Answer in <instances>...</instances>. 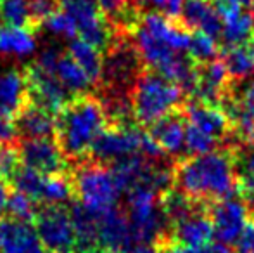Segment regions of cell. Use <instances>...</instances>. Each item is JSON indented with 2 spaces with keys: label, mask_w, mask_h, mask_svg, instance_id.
I'll return each mask as SVG.
<instances>
[{
  "label": "cell",
  "mask_w": 254,
  "mask_h": 253,
  "mask_svg": "<svg viewBox=\"0 0 254 253\" xmlns=\"http://www.w3.org/2000/svg\"><path fill=\"white\" fill-rule=\"evenodd\" d=\"M173 187L201 203H214L239 194V170L234 144L173 163Z\"/></svg>",
  "instance_id": "cell-1"
},
{
  "label": "cell",
  "mask_w": 254,
  "mask_h": 253,
  "mask_svg": "<svg viewBox=\"0 0 254 253\" xmlns=\"http://www.w3.org/2000/svg\"><path fill=\"white\" fill-rule=\"evenodd\" d=\"M111 125L102 101L95 94L74 95L56 115L54 139L69 163L83 162L97 137Z\"/></svg>",
  "instance_id": "cell-2"
},
{
  "label": "cell",
  "mask_w": 254,
  "mask_h": 253,
  "mask_svg": "<svg viewBox=\"0 0 254 253\" xmlns=\"http://www.w3.org/2000/svg\"><path fill=\"white\" fill-rule=\"evenodd\" d=\"M187 94L175 82L145 68L130 92L131 115L137 125H152L164 115L184 108Z\"/></svg>",
  "instance_id": "cell-3"
},
{
  "label": "cell",
  "mask_w": 254,
  "mask_h": 253,
  "mask_svg": "<svg viewBox=\"0 0 254 253\" xmlns=\"http://www.w3.org/2000/svg\"><path fill=\"white\" fill-rule=\"evenodd\" d=\"M69 177L73 184V199L85 208L99 213L118 206L121 191L109 165L87 158L73 163Z\"/></svg>",
  "instance_id": "cell-4"
},
{
  "label": "cell",
  "mask_w": 254,
  "mask_h": 253,
  "mask_svg": "<svg viewBox=\"0 0 254 253\" xmlns=\"http://www.w3.org/2000/svg\"><path fill=\"white\" fill-rule=\"evenodd\" d=\"M59 2L61 9L66 10L74 19L81 40L106 52L118 38L113 24L104 16L95 0H59Z\"/></svg>",
  "instance_id": "cell-5"
},
{
  "label": "cell",
  "mask_w": 254,
  "mask_h": 253,
  "mask_svg": "<svg viewBox=\"0 0 254 253\" xmlns=\"http://www.w3.org/2000/svg\"><path fill=\"white\" fill-rule=\"evenodd\" d=\"M33 226L49 253H71L74 248V226L71 212L63 205H40Z\"/></svg>",
  "instance_id": "cell-6"
},
{
  "label": "cell",
  "mask_w": 254,
  "mask_h": 253,
  "mask_svg": "<svg viewBox=\"0 0 254 253\" xmlns=\"http://www.w3.org/2000/svg\"><path fill=\"white\" fill-rule=\"evenodd\" d=\"M144 135L145 132H142L137 123L109 125L94 142L88 158L109 165L118 160L138 155L142 153Z\"/></svg>",
  "instance_id": "cell-7"
},
{
  "label": "cell",
  "mask_w": 254,
  "mask_h": 253,
  "mask_svg": "<svg viewBox=\"0 0 254 253\" xmlns=\"http://www.w3.org/2000/svg\"><path fill=\"white\" fill-rule=\"evenodd\" d=\"M19 155L24 167L42 175H59L71 172L69 162L54 137L21 139Z\"/></svg>",
  "instance_id": "cell-8"
},
{
  "label": "cell",
  "mask_w": 254,
  "mask_h": 253,
  "mask_svg": "<svg viewBox=\"0 0 254 253\" xmlns=\"http://www.w3.org/2000/svg\"><path fill=\"white\" fill-rule=\"evenodd\" d=\"M24 71H26L28 88H30V101L56 116L71 99V94L61 84L56 73L44 70L40 64H28Z\"/></svg>",
  "instance_id": "cell-9"
},
{
  "label": "cell",
  "mask_w": 254,
  "mask_h": 253,
  "mask_svg": "<svg viewBox=\"0 0 254 253\" xmlns=\"http://www.w3.org/2000/svg\"><path fill=\"white\" fill-rule=\"evenodd\" d=\"M209 217L213 220L214 236L221 243H237L248 226L251 213L241 196L209 203Z\"/></svg>",
  "instance_id": "cell-10"
},
{
  "label": "cell",
  "mask_w": 254,
  "mask_h": 253,
  "mask_svg": "<svg viewBox=\"0 0 254 253\" xmlns=\"http://www.w3.org/2000/svg\"><path fill=\"white\" fill-rule=\"evenodd\" d=\"M184 111L190 125L199 128L209 137L216 139L221 146L232 142L230 118L220 104H211V102H202L194 97H187Z\"/></svg>",
  "instance_id": "cell-11"
},
{
  "label": "cell",
  "mask_w": 254,
  "mask_h": 253,
  "mask_svg": "<svg viewBox=\"0 0 254 253\" xmlns=\"http://www.w3.org/2000/svg\"><path fill=\"white\" fill-rule=\"evenodd\" d=\"M95 213V212H94ZM99 226V238L104 252L130 253L133 250L135 238L127 212L120 206H113L95 213Z\"/></svg>",
  "instance_id": "cell-12"
},
{
  "label": "cell",
  "mask_w": 254,
  "mask_h": 253,
  "mask_svg": "<svg viewBox=\"0 0 254 253\" xmlns=\"http://www.w3.org/2000/svg\"><path fill=\"white\" fill-rule=\"evenodd\" d=\"M0 253H47L31 222L12 217L0 219Z\"/></svg>",
  "instance_id": "cell-13"
},
{
  "label": "cell",
  "mask_w": 254,
  "mask_h": 253,
  "mask_svg": "<svg viewBox=\"0 0 254 253\" xmlns=\"http://www.w3.org/2000/svg\"><path fill=\"white\" fill-rule=\"evenodd\" d=\"M185 134H187V115L184 108L168 113L147 127V135L166 156H177L184 151Z\"/></svg>",
  "instance_id": "cell-14"
},
{
  "label": "cell",
  "mask_w": 254,
  "mask_h": 253,
  "mask_svg": "<svg viewBox=\"0 0 254 253\" xmlns=\"http://www.w3.org/2000/svg\"><path fill=\"white\" fill-rule=\"evenodd\" d=\"M214 236L213 220L209 217V205H204L192 212L184 220L173 224L170 229V238L185 247L204 248L211 243Z\"/></svg>",
  "instance_id": "cell-15"
},
{
  "label": "cell",
  "mask_w": 254,
  "mask_h": 253,
  "mask_svg": "<svg viewBox=\"0 0 254 253\" xmlns=\"http://www.w3.org/2000/svg\"><path fill=\"white\" fill-rule=\"evenodd\" d=\"M30 102L26 71L7 70L0 73V115L16 118Z\"/></svg>",
  "instance_id": "cell-16"
},
{
  "label": "cell",
  "mask_w": 254,
  "mask_h": 253,
  "mask_svg": "<svg viewBox=\"0 0 254 253\" xmlns=\"http://www.w3.org/2000/svg\"><path fill=\"white\" fill-rule=\"evenodd\" d=\"M178 19L187 30L202 31L213 38H221L223 21L207 0H185Z\"/></svg>",
  "instance_id": "cell-17"
},
{
  "label": "cell",
  "mask_w": 254,
  "mask_h": 253,
  "mask_svg": "<svg viewBox=\"0 0 254 253\" xmlns=\"http://www.w3.org/2000/svg\"><path fill=\"white\" fill-rule=\"evenodd\" d=\"M17 134L21 139H44L54 137L56 130V116L40 106L28 102L26 108L14 118Z\"/></svg>",
  "instance_id": "cell-18"
},
{
  "label": "cell",
  "mask_w": 254,
  "mask_h": 253,
  "mask_svg": "<svg viewBox=\"0 0 254 253\" xmlns=\"http://www.w3.org/2000/svg\"><path fill=\"white\" fill-rule=\"evenodd\" d=\"M220 59L225 63L234 84L254 77V33L239 45L223 47Z\"/></svg>",
  "instance_id": "cell-19"
},
{
  "label": "cell",
  "mask_w": 254,
  "mask_h": 253,
  "mask_svg": "<svg viewBox=\"0 0 254 253\" xmlns=\"http://www.w3.org/2000/svg\"><path fill=\"white\" fill-rule=\"evenodd\" d=\"M54 73H56V77L61 80V84L66 87V90L71 94V97L90 94V90L95 87V84L90 80V77L78 66L76 61H74L67 52L61 54Z\"/></svg>",
  "instance_id": "cell-20"
},
{
  "label": "cell",
  "mask_w": 254,
  "mask_h": 253,
  "mask_svg": "<svg viewBox=\"0 0 254 253\" xmlns=\"http://www.w3.org/2000/svg\"><path fill=\"white\" fill-rule=\"evenodd\" d=\"M67 54L76 61L78 66L90 77V80L94 82L95 87H97L99 80H101V73H102L104 52L99 51L94 45H90L88 42L81 40V38H73L69 44V49H67Z\"/></svg>",
  "instance_id": "cell-21"
},
{
  "label": "cell",
  "mask_w": 254,
  "mask_h": 253,
  "mask_svg": "<svg viewBox=\"0 0 254 253\" xmlns=\"http://www.w3.org/2000/svg\"><path fill=\"white\" fill-rule=\"evenodd\" d=\"M37 47L35 31L30 28L0 26V52L12 56L31 54Z\"/></svg>",
  "instance_id": "cell-22"
},
{
  "label": "cell",
  "mask_w": 254,
  "mask_h": 253,
  "mask_svg": "<svg viewBox=\"0 0 254 253\" xmlns=\"http://www.w3.org/2000/svg\"><path fill=\"white\" fill-rule=\"evenodd\" d=\"M254 33V12H242L239 17L223 23V31H221V40L225 47L230 45H239L246 42Z\"/></svg>",
  "instance_id": "cell-23"
},
{
  "label": "cell",
  "mask_w": 254,
  "mask_h": 253,
  "mask_svg": "<svg viewBox=\"0 0 254 253\" xmlns=\"http://www.w3.org/2000/svg\"><path fill=\"white\" fill-rule=\"evenodd\" d=\"M187 54L190 56L197 64L209 63L218 59V44L216 38L202 33V31H192L190 45H189Z\"/></svg>",
  "instance_id": "cell-24"
},
{
  "label": "cell",
  "mask_w": 254,
  "mask_h": 253,
  "mask_svg": "<svg viewBox=\"0 0 254 253\" xmlns=\"http://www.w3.org/2000/svg\"><path fill=\"white\" fill-rule=\"evenodd\" d=\"M0 21L7 26L30 28L28 0H0Z\"/></svg>",
  "instance_id": "cell-25"
},
{
  "label": "cell",
  "mask_w": 254,
  "mask_h": 253,
  "mask_svg": "<svg viewBox=\"0 0 254 253\" xmlns=\"http://www.w3.org/2000/svg\"><path fill=\"white\" fill-rule=\"evenodd\" d=\"M37 210H38V203L33 198H30L28 194L16 189L10 192L9 203H7V212H5L9 217L33 224Z\"/></svg>",
  "instance_id": "cell-26"
},
{
  "label": "cell",
  "mask_w": 254,
  "mask_h": 253,
  "mask_svg": "<svg viewBox=\"0 0 254 253\" xmlns=\"http://www.w3.org/2000/svg\"><path fill=\"white\" fill-rule=\"evenodd\" d=\"M221 148V144L216 139L209 137L207 134H204L199 128L187 122V134H185V151L189 156H199L211 153L214 149Z\"/></svg>",
  "instance_id": "cell-27"
},
{
  "label": "cell",
  "mask_w": 254,
  "mask_h": 253,
  "mask_svg": "<svg viewBox=\"0 0 254 253\" xmlns=\"http://www.w3.org/2000/svg\"><path fill=\"white\" fill-rule=\"evenodd\" d=\"M23 167L19 155V142L0 146V179L12 184V179Z\"/></svg>",
  "instance_id": "cell-28"
},
{
  "label": "cell",
  "mask_w": 254,
  "mask_h": 253,
  "mask_svg": "<svg viewBox=\"0 0 254 253\" xmlns=\"http://www.w3.org/2000/svg\"><path fill=\"white\" fill-rule=\"evenodd\" d=\"M59 0H28V12H30L31 30L37 31L56 10H59Z\"/></svg>",
  "instance_id": "cell-29"
},
{
  "label": "cell",
  "mask_w": 254,
  "mask_h": 253,
  "mask_svg": "<svg viewBox=\"0 0 254 253\" xmlns=\"http://www.w3.org/2000/svg\"><path fill=\"white\" fill-rule=\"evenodd\" d=\"M44 24L47 26L49 31H52L54 35H61V37H66V38H74V35L78 33V28H76L74 19L63 9L56 10Z\"/></svg>",
  "instance_id": "cell-30"
},
{
  "label": "cell",
  "mask_w": 254,
  "mask_h": 253,
  "mask_svg": "<svg viewBox=\"0 0 254 253\" xmlns=\"http://www.w3.org/2000/svg\"><path fill=\"white\" fill-rule=\"evenodd\" d=\"M213 5L216 12L220 14L223 23H228V21L235 19L244 12L241 0H213Z\"/></svg>",
  "instance_id": "cell-31"
},
{
  "label": "cell",
  "mask_w": 254,
  "mask_h": 253,
  "mask_svg": "<svg viewBox=\"0 0 254 253\" xmlns=\"http://www.w3.org/2000/svg\"><path fill=\"white\" fill-rule=\"evenodd\" d=\"M95 2L99 3V7H101L104 16L109 19V23H113L133 3V0H95Z\"/></svg>",
  "instance_id": "cell-32"
},
{
  "label": "cell",
  "mask_w": 254,
  "mask_h": 253,
  "mask_svg": "<svg viewBox=\"0 0 254 253\" xmlns=\"http://www.w3.org/2000/svg\"><path fill=\"white\" fill-rule=\"evenodd\" d=\"M161 253H207V247L204 248H192L185 247V245L178 243V241L171 240L170 236L163 238L159 243H156Z\"/></svg>",
  "instance_id": "cell-33"
},
{
  "label": "cell",
  "mask_w": 254,
  "mask_h": 253,
  "mask_svg": "<svg viewBox=\"0 0 254 253\" xmlns=\"http://www.w3.org/2000/svg\"><path fill=\"white\" fill-rule=\"evenodd\" d=\"M19 142L16 122L9 116L0 115V146L2 144H16Z\"/></svg>",
  "instance_id": "cell-34"
},
{
  "label": "cell",
  "mask_w": 254,
  "mask_h": 253,
  "mask_svg": "<svg viewBox=\"0 0 254 253\" xmlns=\"http://www.w3.org/2000/svg\"><path fill=\"white\" fill-rule=\"evenodd\" d=\"M232 95L241 102V106L246 109V111L251 113L254 116V80L248 82L241 90H237V87H234Z\"/></svg>",
  "instance_id": "cell-35"
},
{
  "label": "cell",
  "mask_w": 254,
  "mask_h": 253,
  "mask_svg": "<svg viewBox=\"0 0 254 253\" xmlns=\"http://www.w3.org/2000/svg\"><path fill=\"white\" fill-rule=\"evenodd\" d=\"M235 253H254V217H251L242 236L235 243Z\"/></svg>",
  "instance_id": "cell-36"
},
{
  "label": "cell",
  "mask_w": 254,
  "mask_h": 253,
  "mask_svg": "<svg viewBox=\"0 0 254 253\" xmlns=\"http://www.w3.org/2000/svg\"><path fill=\"white\" fill-rule=\"evenodd\" d=\"M10 192H12L10 184H7L5 180L0 179V219H2L3 213L7 212V203H9Z\"/></svg>",
  "instance_id": "cell-37"
},
{
  "label": "cell",
  "mask_w": 254,
  "mask_h": 253,
  "mask_svg": "<svg viewBox=\"0 0 254 253\" xmlns=\"http://www.w3.org/2000/svg\"><path fill=\"white\" fill-rule=\"evenodd\" d=\"M207 253H235V252L232 250L227 243H221V241H218V243H209V245H207Z\"/></svg>",
  "instance_id": "cell-38"
},
{
  "label": "cell",
  "mask_w": 254,
  "mask_h": 253,
  "mask_svg": "<svg viewBox=\"0 0 254 253\" xmlns=\"http://www.w3.org/2000/svg\"><path fill=\"white\" fill-rule=\"evenodd\" d=\"M130 253H161L157 245H138Z\"/></svg>",
  "instance_id": "cell-39"
},
{
  "label": "cell",
  "mask_w": 254,
  "mask_h": 253,
  "mask_svg": "<svg viewBox=\"0 0 254 253\" xmlns=\"http://www.w3.org/2000/svg\"><path fill=\"white\" fill-rule=\"evenodd\" d=\"M241 3L246 7H254V0H241Z\"/></svg>",
  "instance_id": "cell-40"
},
{
  "label": "cell",
  "mask_w": 254,
  "mask_h": 253,
  "mask_svg": "<svg viewBox=\"0 0 254 253\" xmlns=\"http://www.w3.org/2000/svg\"><path fill=\"white\" fill-rule=\"evenodd\" d=\"M135 3H138V5H142V3H151L152 0H133Z\"/></svg>",
  "instance_id": "cell-41"
}]
</instances>
